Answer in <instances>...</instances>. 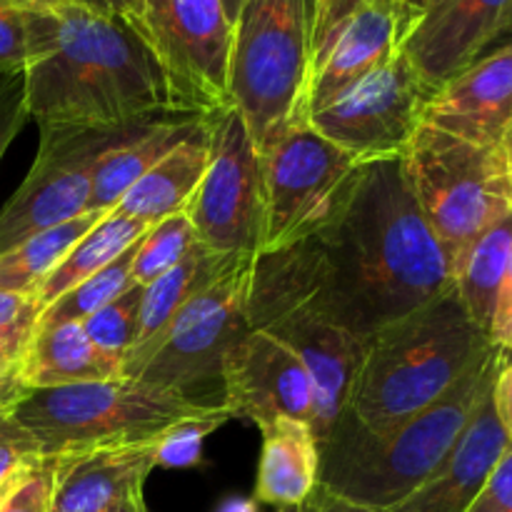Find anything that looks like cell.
<instances>
[{"label": "cell", "instance_id": "cell-1", "mask_svg": "<svg viewBox=\"0 0 512 512\" xmlns=\"http://www.w3.org/2000/svg\"><path fill=\"white\" fill-rule=\"evenodd\" d=\"M273 255L325 318L363 343L455 288L453 265L420 213L403 158L360 165L333 218Z\"/></svg>", "mask_w": 512, "mask_h": 512}, {"label": "cell", "instance_id": "cell-2", "mask_svg": "<svg viewBox=\"0 0 512 512\" xmlns=\"http://www.w3.org/2000/svg\"><path fill=\"white\" fill-rule=\"evenodd\" d=\"M23 88L38 125L108 128L180 115L158 60L128 20L80 3L28 10Z\"/></svg>", "mask_w": 512, "mask_h": 512}, {"label": "cell", "instance_id": "cell-3", "mask_svg": "<svg viewBox=\"0 0 512 512\" xmlns=\"http://www.w3.org/2000/svg\"><path fill=\"white\" fill-rule=\"evenodd\" d=\"M510 355L490 345L443 398L390 433H370L345 408L318 443L320 488L353 505L393 510L448 460Z\"/></svg>", "mask_w": 512, "mask_h": 512}, {"label": "cell", "instance_id": "cell-4", "mask_svg": "<svg viewBox=\"0 0 512 512\" xmlns=\"http://www.w3.org/2000/svg\"><path fill=\"white\" fill-rule=\"evenodd\" d=\"M490 345L448 290L365 340L348 410L370 433H390L443 398Z\"/></svg>", "mask_w": 512, "mask_h": 512}, {"label": "cell", "instance_id": "cell-5", "mask_svg": "<svg viewBox=\"0 0 512 512\" xmlns=\"http://www.w3.org/2000/svg\"><path fill=\"white\" fill-rule=\"evenodd\" d=\"M218 405H198L138 378L30 390L10 415L40 443L43 458L153 443L173 425Z\"/></svg>", "mask_w": 512, "mask_h": 512}, {"label": "cell", "instance_id": "cell-6", "mask_svg": "<svg viewBox=\"0 0 512 512\" xmlns=\"http://www.w3.org/2000/svg\"><path fill=\"white\" fill-rule=\"evenodd\" d=\"M403 168L455 278V270L480 235L512 213L503 148L473 143L423 123L405 148Z\"/></svg>", "mask_w": 512, "mask_h": 512}, {"label": "cell", "instance_id": "cell-7", "mask_svg": "<svg viewBox=\"0 0 512 512\" xmlns=\"http://www.w3.org/2000/svg\"><path fill=\"white\" fill-rule=\"evenodd\" d=\"M310 60L305 0H245L233 25L228 85L258 150L293 120L308 118Z\"/></svg>", "mask_w": 512, "mask_h": 512}, {"label": "cell", "instance_id": "cell-8", "mask_svg": "<svg viewBox=\"0 0 512 512\" xmlns=\"http://www.w3.org/2000/svg\"><path fill=\"white\" fill-rule=\"evenodd\" d=\"M250 330H263L288 345L313 383V435L323 440L348 408L365 343L325 318L293 283L273 253L255 255L248 295Z\"/></svg>", "mask_w": 512, "mask_h": 512}, {"label": "cell", "instance_id": "cell-9", "mask_svg": "<svg viewBox=\"0 0 512 512\" xmlns=\"http://www.w3.org/2000/svg\"><path fill=\"white\" fill-rule=\"evenodd\" d=\"M125 20L158 60L175 113L213 115L233 105V20L223 0H138Z\"/></svg>", "mask_w": 512, "mask_h": 512}, {"label": "cell", "instance_id": "cell-10", "mask_svg": "<svg viewBox=\"0 0 512 512\" xmlns=\"http://www.w3.org/2000/svg\"><path fill=\"white\" fill-rule=\"evenodd\" d=\"M260 165L263 235L258 255L318 233L343 205L363 163L325 140L308 118H300L260 150Z\"/></svg>", "mask_w": 512, "mask_h": 512}, {"label": "cell", "instance_id": "cell-11", "mask_svg": "<svg viewBox=\"0 0 512 512\" xmlns=\"http://www.w3.org/2000/svg\"><path fill=\"white\" fill-rule=\"evenodd\" d=\"M148 120L108 128L40 125L38 155L20 188L0 210V253L90 213L95 163Z\"/></svg>", "mask_w": 512, "mask_h": 512}, {"label": "cell", "instance_id": "cell-12", "mask_svg": "<svg viewBox=\"0 0 512 512\" xmlns=\"http://www.w3.org/2000/svg\"><path fill=\"white\" fill-rule=\"evenodd\" d=\"M255 255H243L223 278L195 295L150 350L138 380L175 390L203 405L200 395L215 383L223 388V360L250 330L248 295Z\"/></svg>", "mask_w": 512, "mask_h": 512}, {"label": "cell", "instance_id": "cell-13", "mask_svg": "<svg viewBox=\"0 0 512 512\" xmlns=\"http://www.w3.org/2000/svg\"><path fill=\"white\" fill-rule=\"evenodd\" d=\"M205 248L258 255L263 235V165L243 115L228 105L210 115V160L183 208Z\"/></svg>", "mask_w": 512, "mask_h": 512}, {"label": "cell", "instance_id": "cell-14", "mask_svg": "<svg viewBox=\"0 0 512 512\" xmlns=\"http://www.w3.org/2000/svg\"><path fill=\"white\" fill-rule=\"evenodd\" d=\"M433 93L413 63L398 53L333 103L308 113V120L358 163L403 158Z\"/></svg>", "mask_w": 512, "mask_h": 512}, {"label": "cell", "instance_id": "cell-15", "mask_svg": "<svg viewBox=\"0 0 512 512\" xmlns=\"http://www.w3.org/2000/svg\"><path fill=\"white\" fill-rule=\"evenodd\" d=\"M420 10L405 0H368L340 20L310 60L305 110L323 108L403 50Z\"/></svg>", "mask_w": 512, "mask_h": 512}, {"label": "cell", "instance_id": "cell-16", "mask_svg": "<svg viewBox=\"0 0 512 512\" xmlns=\"http://www.w3.org/2000/svg\"><path fill=\"white\" fill-rule=\"evenodd\" d=\"M223 405L255 425L293 418L313 425V383L298 355L263 330H248L223 360Z\"/></svg>", "mask_w": 512, "mask_h": 512}, {"label": "cell", "instance_id": "cell-17", "mask_svg": "<svg viewBox=\"0 0 512 512\" xmlns=\"http://www.w3.org/2000/svg\"><path fill=\"white\" fill-rule=\"evenodd\" d=\"M512 0H433L415 20L400 53L430 90L488 50Z\"/></svg>", "mask_w": 512, "mask_h": 512}, {"label": "cell", "instance_id": "cell-18", "mask_svg": "<svg viewBox=\"0 0 512 512\" xmlns=\"http://www.w3.org/2000/svg\"><path fill=\"white\" fill-rule=\"evenodd\" d=\"M512 120V40L480 55L440 85L423 123L473 143L500 145Z\"/></svg>", "mask_w": 512, "mask_h": 512}, {"label": "cell", "instance_id": "cell-19", "mask_svg": "<svg viewBox=\"0 0 512 512\" xmlns=\"http://www.w3.org/2000/svg\"><path fill=\"white\" fill-rule=\"evenodd\" d=\"M508 445L510 440L500 428L490 393L448 460L413 495L388 512H468Z\"/></svg>", "mask_w": 512, "mask_h": 512}, {"label": "cell", "instance_id": "cell-20", "mask_svg": "<svg viewBox=\"0 0 512 512\" xmlns=\"http://www.w3.org/2000/svg\"><path fill=\"white\" fill-rule=\"evenodd\" d=\"M153 468L155 440L55 455L50 512H105L130 490L143 488Z\"/></svg>", "mask_w": 512, "mask_h": 512}, {"label": "cell", "instance_id": "cell-21", "mask_svg": "<svg viewBox=\"0 0 512 512\" xmlns=\"http://www.w3.org/2000/svg\"><path fill=\"white\" fill-rule=\"evenodd\" d=\"M243 255H220L205 248L203 243L195 245L178 265L165 270L160 278L145 285L143 308H140V330L133 348L123 358V378H138L143 365L148 363L150 350L158 343L175 315L190 303L198 293L223 278L230 265Z\"/></svg>", "mask_w": 512, "mask_h": 512}, {"label": "cell", "instance_id": "cell-22", "mask_svg": "<svg viewBox=\"0 0 512 512\" xmlns=\"http://www.w3.org/2000/svg\"><path fill=\"white\" fill-rule=\"evenodd\" d=\"M263 433L255 503L275 510L303 508L313 498L320 475V450L313 428L303 420L275 418L258 425Z\"/></svg>", "mask_w": 512, "mask_h": 512}, {"label": "cell", "instance_id": "cell-23", "mask_svg": "<svg viewBox=\"0 0 512 512\" xmlns=\"http://www.w3.org/2000/svg\"><path fill=\"white\" fill-rule=\"evenodd\" d=\"M20 375L30 390L100 383L123 378V355L98 348L80 323L33 328Z\"/></svg>", "mask_w": 512, "mask_h": 512}, {"label": "cell", "instance_id": "cell-24", "mask_svg": "<svg viewBox=\"0 0 512 512\" xmlns=\"http://www.w3.org/2000/svg\"><path fill=\"white\" fill-rule=\"evenodd\" d=\"M205 118L208 115H160V118L148 120L123 143L113 145L95 163L88 210L113 213L120 198L175 145L193 135Z\"/></svg>", "mask_w": 512, "mask_h": 512}, {"label": "cell", "instance_id": "cell-25", "mask_svg": "<svg viewBox=\"0 0 512 512\" xmlns=\"http://www.w3.org/2000/svg\"><path fill=\"white\" fill-rule=\"evenodd\" d=\"M210 160V115L193 135L160 158L128 193L120 198L113 213L140 223H158L180 213L193 198Z\"/></svg>", "mask_w": 512, "mask_h": 512}, {"label": "cell", "instance_id": "cell-26", "mask_svg": "<svg viewBox=\"0 0 512 512\" xmlns=\"http://www.w3.org/2000/svg\"><path fill=\"white\" fill-rule=\"evenodd\" d=\"M148 228V223L123 218V215L118 213L105 215L93 230H88V233L63 255V260H60V263L40 280L38 288L30 293L33 295L38 315L43 313L50 303H55L60 295L68 293L70 288H75L78 283L88 280L90 275L103 270L108 263H113L123 250H128L130 245L138 243V240L148 233Z\"/></svg>", "mask_w": 512, "mask_h": 512}, {"label": "cell", "instance_id": "cell-27", "mask_svg": "<svg viewBox=\"0 0 512 512\" xmlns=\"http://www.w3.org/2000/svg\"><path fill=\"white\" fill-rule=\"evenodd\" d=\"M510 255L512 213L505 215L500 223H495L488 233L480 235L478 243L465 253L463 263L455 270V293H458L460 303H463L465 313L473 320L475 328L483 330L488 338Z\"/></svg>", "mask_w": 512, "mask_h": 512}, {"label": "cell", "instance_id": "cell-28", "mask_svg": "<svg viewBox=\"0 0 512 512\" xmlns=\"http://www.w3.org/2000/svg\"><path fill=\"white\" fill-rule=\"evenodd\" d=\"M108 213L78 215L68 223L50 228L45 233L33 235L23 240L15 248L0 253V290L3 293H33L40 280L63 260V255L83 238L88 230H93Z\"/></svg>", "mask_w": 512, "mask_h": 512}, {"label": "cell", "instance_id": "cell-29", "mask_svg": "<svg viewBox=\"0 0 512 512\" xmlns=\"http://www.w3.org/2000/svg\"><path fill=\"white\" fill-rule=\"evenodd\" d=\"M138 245L140 240L130 245L128 250H123L113 263H108L103 270H98V273L90 275L88 280H83V283H78L75 288H70L68 293L60 295L55 303H50L48 308L38 315L35 328H55V325L83 323V320L90 318L95 310H100L105 303H110V300L118 298L120 293H125L130 285H135L133 265Z\"/></svg>", "mask_w": 512, "mask_h": 512}, {"label": "cell", "instance_id": "cell-30", "mask_svg": "<svg viewBox=\"0 0 512 512\" xmlns=\"http://www.w3.org/2000/svg\"><path fill=\"white\" fill-rule=\"evenodd\" d=\"M198 243L200 240L195 235L193 223H190L183 210L158 220L140 238L138 253H135L133 280L138 285H150L165 270L178 265Z\"/></svg>", "mask_w": 512, "mask_h": 512}, {"label": "cell", "instance_id": "cell-31", "mask_svg": "<svg viewBox=\"0 0 512 512\" xmlns=\"http://www.w3.org/2000/svg\"><path fill=\"white\" fill-rule=\"evenodd\" d=\"M145 285H130L125 293L105 303L103 308L95 310L90 318H85L83 330L98 348L108 353L123 355L133 348L140 330V308H143Z\"/></svg>", "mask_w": 512, "mask_h": 512}, {"label": "cell", "instance_id": "cell-32", "mask_svg": "<svg viewBox=\"0 0 512 512\" xmlns=\"http://www.w3.org/2000/svg\"><path fill=\"white\" fill-rule=\"evenodd\" d=\"M233 420L225 405L208 410L198 418H188L183 423L173 425L155 440V463L158 468H190L198 465L203 458V443L210 433Z\"/></svg>", "mask_w": 512, "mask_h": 512}, {"label": "cell", "instance_id": "cell-33", "mask_svg": "<svg viewBox=\"0 0 512 512\" xmlns=\"http://www.w3.org/2000/svg\"><path fill=\"white\" fill-rule=\"evenodd\" d=\"M23 0H0V75L23 73L28 58V10Z\"/></svg>", "mask_w": 512, "mask_h": 512}, {"label": "cell", "instance_id": "cell-34", "mask_svg": "<svg viewBox=\"0 0 512 512\" xmlns=\"http://www.w3.org/2000/svg\"><path fill=\"white\" fill-rule=\"evenodd\" d=\"M40 458L43 450L38 440L10 415V410L0 413V480Z\"/></svg>", "mask_w": 512, "mask_h": 512}, {"label": "cell", "instance_id": "cell-35", "mask_svg": "<svg viewBox=\"0 0 512 512\" xmlns=\"http://www.w3.org/2000/svg\"><path fill=\"white\" fill-rule=\"evenodd\" d=\"M55 480V458H40L25 483L8 498L0 512H50Z\"/></svg>", "mask_w": 512, "mask_h": 512}, {"label": "cell", "instance_id": "cell-36", "mask_svg": "<svg viewBox=\"0 0 512 512\" xmlns=\"http://www.w3.org/2000/svg\"><path fill=\"white\" fill-rule=\"evenodd\" d=\"M28 120L23 73L0 75V160Z\"/></svg>", "mask_w": 512, "mask_h": 512}, {"label": "cell", "instance_id": "cell-37", "mask_svg": "<svg viewBox=\"0 0 512 512\" xmlns=\"http://www.w3.org/2000/svg\"><path fill=\"white\" fill-rule=\"evenodd\" d=\"M468 512H512V443L488 475Z\"/></svg>", "mask_w": 512, "mask_h": 512}, {"label": "cell", "instance_id": "cell-38", "mask_svg": "<svg viewBox=\"0 0 512 512\" xmlns=\"http://www.w3.org/2000/svg\"><path fill=\"white\" fill-rule=\"evenodd\" d=\"M363 3L368 0H315L313 13H310V53H315L323 40L333 33L335 25Z\"/></svg>", "mask_w": 512, "mask_h": 512}, {"label": "cell", "instance_id": "cell-39", "mask_svg": "<svg viewBox=\"0 0 512 512\" xmlns=\"http://www.w3.org/2000/svg\"><path fill=\"white\" fill-rule=\"evenodd\" d=\"M35 320H38V315L30 313L0 328V373L20 365L25 348H28L30 338H33Z\"/></svg>", "mask_w": 512, "mask_h": 512}, {"label": "cell", "instance_id": "cell-40", "mask_svg": "<svg viewBox=\"0 0 512 512\" xmlns=\"http://www.w3.org/2000/svg\"><path fill=\"white\" fill-rule=\"evenodd\" d=\"M490 343L512 353V255L508 270H505L503 285L498 293V305H495L493 328H490Z\"/></svg>", "mask_w": 512, "mask_h": 512}, {"label": "cell", "instance_id": "cell-41", "mask_svg": "<svg viewBox=\"0 0 512 512\" xmlns=\"http://www.w3.org/2000/svg\"><path fill=\"white\" fill-rule=\"evenodd\" d=\"M493 408L500 420V428L505 430V435H508V440L512 443V355L508 358V363L503 365V370H500L498 380H495Z\"/></svg>", "mask_w": 512, "mask_h": 512}, {"label": "cell", "instance_id": "cell-42", "mask_svg": "<svg viewBox=\"0 0 512 512\" xmlns=\"http://www.w3.org/2000/svg\"><path fill=\"white\" fill-rule=\"evenodd\" d=\"M30 393L28 385L23 383V375H20V365L0 373V413L15 408L25 395Z\"/></svg>", "mask_w": 512, "mask_h": 512}, {"label": "cell", "instance_id": "cell-43", "mask_svg": "<svg viewBox=\"0 0 512 512\" xmlns=\"http://www.w3.org/2000/svg\"><path fill=\"white\" fill-rule=\"evenodd\" d=\"M30 313L38 315V310H35V303H33V295L3 293V290H0V328H3V325L15 323V320H20L23 315H30Z\"/></svg>", "mask_w": 512, "mask_h": 512}, {"label": "cell", "instance_id": "cell-44", "mask_svg": "<svg viewBox=\"0 0 512 512\" xmlns=\"http://www.w3.org/2000/svg\"><path fill=\"white\" fill-rule=\"evenodd\" d=\"M305 508H308V512H383V510L363 508V505H353V503H348V500L335 498L333 493L323 490L320 485L315 488L313 498L305 503Z\"/></svg>", "mask_w": 512, "mask_h": 512}, {"label": "cell", "instance_id": "cell-45", "mask_svg": "<svg viewBox=\"0 0 512 512\" xmlns=\"http://www.w3.org/2000/svg\"><path fill=\"white\" fill-rule=\"evenodd\" d=\"M75 3L85 5V8L98 10V13L120 15V18H125V15L133 10V5L138 3V0H75Z\"/></svg>", "mask_w": 512, "mask_h": 512}, {"label": "cell", "instance_id": "cell-46", "mask_svg": "<svg viewBox=\"0 0 512 512\" xmlns=\"http://www.w3.org/2000/svg\"><path fill=\"white\" fill-rule=\"evenodd\" d=\"M35 463H38V460H35ZM35 463H28V465H23V468H18V470H15V473H10L8 478H3V480H0V508H3V505L8 503V498H10V495H13L15 490H18L20 485L25 483V478H28V475H30V470L35 468Z\"/></svg>", "mask_w": 512, "mask_h": 512}, {"label": "cell", "instance_id": "cell-47", "mask_svg": "<svg viewBox=\"0 0 512 512\" xmlns=\"http://www.w3.org/2000/svg\"><path fill=\"white\" fill-rule=\"evenodd\" d=\"M105 512H148V508H145V500H143V488L130 490L128 495H123L118 503L110 505Z\"/></svg>", "mask_w": 512, "mask_h": 512}, {"label": "cell", "instance_id": "cell-48", "mask_svg": "<svg viewBox=\"0 0 512 512\" xmlns=\"http://www.w3.org/2000/svg\"><path fill=\"white\" fill-rule=\"evenodd\" d=\"M508 40H512V3H510V8H508V13H505V18L500 20V25H498V33H495L493 43L488 45V50L498 48V45L508 43ZM488 50H485V53H488ZM485 53H483V55H485Z\"/></svg>", "mask_w": 512, "mask_h": 512}, {"label": "cell", "instance_id": "cell-49", "mask_svg": "<svg viewBox=\"0 0 512 512\" xmlns=\"http://www.w3.org/2000/svg\"><path fill=\"white\" fill-rule=\"evenodd\" d=\"M500 148H503L505 165H508V175H510V188H512V120L508 123V128H505L503 138H500Z\"/></svg>", "mask_w": 512, "mask_h": 512}, {"label": "cell", "instance_id": "cell-50", "mask_svg": "<svg viewBox=\"0 0 512 512\" xmlns=\"http://www.w3.org/2000/svg\"><path fill=\"white\" fill-rule=\"evenodd\" d=\"M285 510H275V512H285ZM220 512H258V503H255V500H235V503H228Z\"/></svg>", "mask_w": 512, "mask_h": 512}, {"label": "cell", "instance_id": "cell-51", "mask_svg": "<svg viewBox=\"0 0 512 512\" xmlns=\"http://www.w3.org/2000/svg\"><path fill=\"white\" fill-rule=\"evenodd\" d=\"M223 5H225V13H228V18L233 20V25H235V20H238L240 10H243L245 0H223Z\"/></svg>", "mask_w": 512, "mask_h": 512}, {"label": "cell", "instance_id": "cell-52", "mask_svg": "<svg viewBox=\"0 0 512 512\" xmlns=\"http://www.w3.org/2000/svg\"><path fill=\"white\" fill-rule=\"evenodd\" d=\"M23 3L33 5V8H60V5L75 3V0H23Z\"/></svg>", "mask_w": 512, "mask_h": 512}, {"label": "cell", "instance_id": "cell-53", "mask_svg": "<svg viewBox=\"0 0 512 512\" xmlns=\"http://www.w3.org/2000/svg\"><path fill=\"white\" fill-rule=\"evenodd\" d=\"M405 3H408V5H413L415 10H420V13H423V10L428 8V5L433 3V0H405Z\"/></svg>", "mask_w": 512, "mask_h": 512}, {"label": "cell", "instance_id": "cell-54", "mask_svg": "<svg viewBox=\"0 0 512 512\" xmlns=\"http://www.w3.org/2000/svg\"><path fill=\"white\" fill-rule=\"evenodd\" d=\"M313 5H315V0H305V10H308V25H310V13H313Z\"/></svg>", "mask_w": 512, "mask_h": 512}, {"label": "cell", "instance_id": "cell-55", "mask_svg": "<svg viewBox=\"0 0 512 512\" xmlns=\"http://www.w3.org/2000/svg\"><path fill=\"white\" fill-rule=\"evenodd\" d=\"M285 512H308V508H305V505H303V508H288Z\"/></svg>", "mask_w": 512, "mask_h": 512}]
</instances>
